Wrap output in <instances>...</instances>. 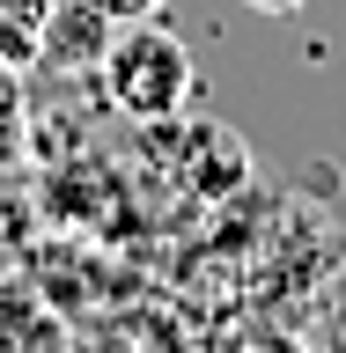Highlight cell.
Segmentation results:
<instances>
[{
    "instance_id": "cell-1",
    "label": "cell",
    "mask_w": 346,
    "mask_h": 353,
    "mask_svg": "<svg viewBox=\"0 0 346 353\" xmlns=\"http://www.w3.org/2000/svg\"><path fill=\"white\" fill-rule=\"evenodd\" d=\"M104 74V96L126 118H177V110L192 103V52L162 30V22H118V37L110 52L96 59Z\"/></svg>"
},
{
    "instance_id": "cell-2",
    "label": "cell",
    "mask_w": 346,
    "mask_h": 353,
    "mask_svg": "<svg viewBox=\"0 0 346 353\" xmlns=\"http://www.w3.org/2000/svg\"><path fill=\"white\" fill-rule=\"evenodd\" d=\"M110 37H118V22L104 15V8H88V0H52L44 8V30H37V59L52 66H96L110 52Z\"/></svg>"
},
{
    "instance_id": "cell-3",
    "label": "cell",
    "mask_w": 346,
    "mask_h": 353,
    "mask_svg": "<svg viewBox=\"0 0 346 353\" xmlns=\"http://www.w3.org/2000/svg\"><path fill=\"white\" fill-rule=\"evenodd\" d=\"M44 8H52V0H0V59H8V66H30V59H37Z\"/></svg>"
},
{
    "instance_id": "cell-4",
    "label": "cell",
    "mask_w": 346,
    "mask_h": 353,
    "mask_svg": "<svg viewBox=\"0 0 346 353\" xmlns=\"http://www.w3.org/2000/svg\"><path fill=\"white\" fill-rule=\"evenodd\" d=\"M88 8H104L110 22H155L162 8H170V0H88Z\"/></svg>"
},
{
    "instance_id": "cell-5",
    "label": "cell",
    "mask_w": 346,
    "mask_h": 353,
    "mask_svg": "<svg viewBox=\"0 0 346 353\" xmlns=\"http://www.w3.org/2000/svg\"><path fill=\"white\" fill-rule=\"evenodd\" d=\"M243 8H258V15H295L302 0H243Z\"/></svg>"
}]
</instances>
